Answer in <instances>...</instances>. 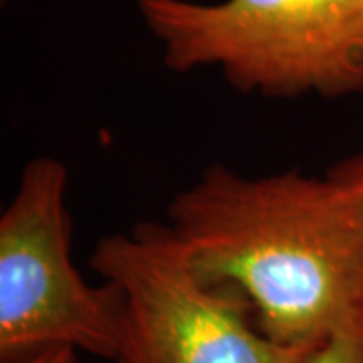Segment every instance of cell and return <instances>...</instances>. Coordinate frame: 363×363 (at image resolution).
Segmentation results:
<instances>
[{"mask_svg": "<svg viewBox=\"0 0 363 363\" xmlns=\"http://www.w3.org/2000/svg\"><path fill=\"white\" fill-rule=\"evenodd\" d=\"M202 279L248 298L274 341L317 350L363 309V224L327 176L208 166L168 206Z\"/></svg>", "mask_w": 363, "mask_h": 363, "instance_id": "obj_1", "label": "cell"}, {"mask_svg": "<svg viewBox=\"0 0 363 363\" xmlns=\"http://www.w3.org/2000/svg\"><path fill=\"white\" fill-rule=\"evenodd\" d=\"M169 71L218 69L267 99L363 91V0H138Z\"/></svg>", "mask_w": 363, "mask_h": 363, "instance_id": "obj_2", "label": "cell"}, {"mask_svg": "<svg viewBox=\"0 0 363 363\" xmlns=\"http://www.w3.org/2000/svg\"><path fill=\"white\" fill-rule=\"evenodd\" d=\"M89 262L121 293L116 363H309L317 351L269 337L245 295L192 269L168 224L104 236Z\"/></svg>", "mask_w": 363, "mask_h": 363, "instance_id": "obj_3", "label": "cell"}, {"mask_svg": "<svg viewBox=\"0 0 363 363\" xmlns=\"http://www.w3.org/2000/svg\"><path fill=\"white\" fill-rule=\"evenodd\" d=\"M69 172L59 157L28 160L0 214V362L73 347L116 362L121 293L89 285L71 257Z\"/></svg>", "mask_w": 363, "mask_h": 363, "instance_id": "obj_4", "label": "cell"}, {"mask_svg": "<svg viewBox=\"0 0 363 363\" xmlns=\"http://www.w3.org/2000/svg\"><path fill=\"white\" fill-rule=\"evenodd\" d=\"M309 363H363V309L323 341Z\"/></svg>", "mask_w": 363, "mask_h": 363, "instance_id": "obj_5", "label": "cell"}, {"mask_svg": "<svg viewBox=\"0 0 363 363\" xmlns=\"http://www.w3.org/2000/svg\"><path fill=\"white\" fill-rule=\"evenodd\" d=\"M325 176L333 182L351 212L363 224V154L339 160L325 172Z\"/></svg>", "mask_w": 363, "mask_h": 363, "instance_id": "obj_6", "label": "cell"}, {"mask_svg": "<svg viewBox=\"0 0 363 363\" xmlns=\"http://www.w3.org/2000/svg\"><path fill=\"white\" fill-rule=\"evenodd\" d=\"M4 363H79V351L73 347H47Z\"/></svg>", "mask_w": 363, "mask_h": 363, "instance_id": "obj_7", "label": "cell"}]
</instances>
